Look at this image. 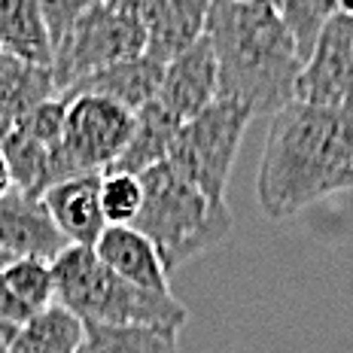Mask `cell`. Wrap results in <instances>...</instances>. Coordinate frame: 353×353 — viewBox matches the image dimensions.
<instances>
[{
    "instance_id": "603a6c76",
    "label": "cell",
    "mask_w": 353,
    "mask_h": 353,
    "mask_svg": "<svg viewBox=\"0 0 353 353\" xmlns=\"http://www.w3.org/2000/svg\"><path fill=\"white\" fill-rule=\"evenodd\" d=\"M143 204V183L131 174H101V213L107 225H131Z\"/></svg>"
},
{
    "instance_id": "e0dca14e",
    "label": "cell",
    "mask_w": 353,
    "mask_h": 353,
    "mask_svg": "<svg viewBox=\"0 0 353 353\" xmlns=\"http://www.w3.org/2000/svg\"><path fill=\"white\" fill-rule=\"evenodd\" d=\"M58 98L52 68L28 64L21 58L0 55V116L16 125L34 107Z\"/></svg>"
},
{
    "instance_id": "4316f807",
    "label": "cell",
    "mask_w": 353,
    "mask_h": 353,
    "mask_svg": "<svg viewBox=\"0 0 353 353\" xmlns=\"http://www.w3.org/2000/svg\"><path fill=\"white\" fill-rule=\"evenodd\" d=\"M19 323H10V320H0V353H10L12 344L19 338Z\"/></svg>"
},
{
    "instance_id": "3957f363",
    "label": "cell",
    "mask_w": 353,
    "mask_h": 353,
    "mask_svg": "<svg viewBox=\"0 0 353 353\" xmlns=\"http://www.w3.org/2000/svg\"><path fill=\"white\" fill-rule=\"evenodd\" d=\"M141 183L143 204L131 229L156 247L168 274L219 247L232 234L234 216L229 204H210L168 161L141 174Z\"/></svg>"
},
{
    "instance_id": "ffe728a7",
    "label": "cell",
    "mask_w": 353,
    "mask_h": 353,
    "mask_svg": "<svg viewBox=\"0 0 353 353\" xmlns=\"http://www.w3.org/2000/svg\"><path fill=\"white\" fill-rule=\"evenodd\" d=\"M0 152H3L6 168H10L12 192L40 201L49 189V146L37 143L12 128V134L0 143Z\"/></svg>"
},
{
    "instance_id": "2e32d148",
    "label": "cell",
    "mask_w": 353,
    "mask_h": 353,
    "mask_svg": "<svg viewBox=\"0 0 353 353\" xmlns=\"http://www.w3.org/2000/svg\"><path fill=\"white\" fill-rule=\"evenodd\" d=\"M0 55L52 68V46L40 0H0Z\"/></svg>"
},
{
    "instance_id": "52a82bcc",
    "label": "cell",
    "mask_w": 353,
    "mask_h": 353,
    "mask_svg": "<svg viewBox=\"0 0 353 353\" xmlns=\"http://www.w3.org/2000/svg\"><path fill=\"white\" fill-rule=\"evenodd\" d=\"M134 131V113L107 98H73L64 134L49 150V189L85 174H104L122 156Z\"/></svg>"
},
{
    "instance_id": "cb8c5ba5",
    "label": "cell",
    "mask_w": 353,
    "mask_h": 353,
    "mask_svg": "<svg viewBox=\"0 0 353 353\" xmlns=\"http://www.w3.org/2000/svg\"><path fill=\"white\" fill-rule=\"evenodd\" d=\"M68 107H70L68 98L46 101V104L34 107L31 113L21 116V119L16 122V131H21L25 137H31V141H37V143H43V146H49V150H52V146L61 141V134H64Z\"/></svg>"
},
{
    "instance_id": "ac0fdd59",
    "label": "cell",
    "mask_w": 353,
    "mask_h": 353,
    "mask_svg": "<svg viewBox=\"0 0 353 353\" xmlns=\"http://www.w3.org/2000/svg\"><path fill=\"white\" fill-rule=\"evenodd\" d=\"M85 341V323L64 305H49L37 311L25 326L10 353H79Z\"/></svg>"
},
{
    "instance_id": "4dcf8cb0",
    "label": "cell",
    "mask_w": 353,
    "mask_h": 353,
    "mask_svg": "<svg viewBox=\"0 0 353 353\" xmlns=\"http://www.w3.org/2000/svg\"><path fill=\"white\" fill-rule=\"evenodd\" d=\"M79 353H83V350H79Z\"/></svg>"
},
{
    "instance_id": "6da1fadb",
    "label": "cell",
    "mask_w": 353,
    "mask_h": 353,
    "mask_svg": "<svg viewBox=\"0 0 353 353\" xmlns=\"http://www.w3.org/2000/svg\"><path fill=\"white\" fill-rule=\"evenodd\" d=\"M353 171V107L286 104L271 116L256 174L268 219H290L320 198L341 192Z\"/></svg>"
},
{
    "instance_id": "277c9868",
    "label": "cell",
    "mask_w": 353,
    "mask_h": 353,
    "mask_svg": "<svg viewBox=\"0 0 353 353\" xmlns=\"http://www.w3.org/2000/svg\"><path fill=\"white\" fill-rule=\"evenodd\" d=\"M55 301L83 323L98 326H171L180 329L189 311L171 292H150L116 277L92 247L70 244L52 262Z\"/></svg>"
},
{
    "instance_id": "83f0119b",
    "label": "cell",
    "mask_w": 353,
    "mask_h": 353,
    "mask_svg": "<svg viewBox=\"0 0 353 353\" xmlns=\"http://www.w3.org/2000/svg\"><path fill=\"white\" fill-rule=\"evenodd\" d=\"M6 192H12V180H10V168H6L3 152H0V198H3Z\"/></svg>"
},
{
    "instance_id": "30bf717a",
    "label": "cell",
    "mask_w": 353,
    "mask_h": 353,
    "mask_svg": "<svg viewBox=\"0 0 353 353\" xmlns=\"http://www.w3.org/2000/svg\"><path fill=\"white\" fill-rule=\"evenodd\" d=\"M156 101L180 125L192 122L216 101V55L208 37H201L189 52L174 58L171 64H165Z\"/></svg>"
},
{
    "instance_id": "4fadbf2b",
    "label": "cell",
    "mask_w": 353,
    "mask_h": 353,
    "mask_svg": "<svg viewBox=\"0 0 353 353\" xmlns=\"http://www.w3.org/2000/svg\"><path fill=\"white\" fill-rule=\"evenodd\" d=\"M161 77H165V64L152 61L146 55L128 58L119 61L107 70H98L92 77H85L83 83H77L68 94H58V98H83V94H94V98H107L113 104L125 107L128 113H137L146 104H152L159 94Z\"/></svg>"
},
{
    "instance_id": "484cf974",
    "label": "cell",
    "mask_w": 353,
    "mask_h": 353,
    "mask_svg": "<svg viewBox=\"0 0 353 353\" xmlns=\"http://www.w3.org/2000/svg\"><path fill=\"white\" fill-rule=\"evenodd\" d=\"M31 317H34V311L16 296V292L10 290V286L3 283V277H0V320H10V323H19V326H25Z\"/></svg>"
},
{
    "instance_id": "8992f818",
    "label": "cell",
    "mask_w": 353,
    "mask_h": 353,
    "mask_svg": "<svg viewBox=\"0 0 353 353\" xmlns=\"http://www.w3.org/2000/svg\"><path fill=\"white\" fill-rule=\"evenodd\" d=\"M250 119L253 113L247 107L216 98L204 113L176 131L168 165L186 183H192L210 204H225V186Z\"/></svg>"
},
{
    "instance_id": "5b68a950",
    "label": "cell",
    "mask_w": 353,
    "mask_h": 353,
    "mask_svg": "<svg viewBox=\"0 0 353 353\" xmlns=\"http://www.w3.org/2000/svg\"><path fill=\"white\" fill-rule=\"evenodd\" d=\"M146 31L137 0H88L64 40L52 49V73L58 94L119 61L143 55Z\"/></svg>"
},
{
    "instance_id": "ba28073f",
    "label": "cell",
    "mask_w": 353,
    "mask_h": 353,
    "mask_svg": "<svg viewBox=\"0 0 353 353\" xmlns=\"http://www.w3.org/2000/svg\"><path fill=\"white\" fill-rule=\"evenodd\" d=\"M296 101L311 107H353V3H338L296 79Z\"/></svg>"
},
{
    "instance_id": "7a4b0ae2",
    "label": "cell",
    "mask_w": 353,
    "mask_h": 353,
    "mask_svg": "<svg viewBox=\"0 0 353 353\" xmlns=\"http://www.w3.org/2000/svg\"><path fill=\"white\" fill-rule=\"evenodd\" d=\"M204 37L216 55V98L234 101L253 116H274L296 101L301 61L274 3L216 0Z\"/></svg>"
},
{
    "instance_id": "f546056e",
    "label": "cell",
    "mask_w": 353,
    "mask_h": 353,
    "mask_svg": "<svg viewBox=\"0 0 353 353\" xmlns=\"http://www.w3.org/2000/svg\"><path fill=\"white\" fill-rule=\"evenodd\" d=\"M344 189H353V171H350V176H347V186H344Z\"/></svg>"
},
{
    "instance_id": "d6986e66",
    "label": "cell",
    "mask_w": 353,
    "mask_h": 353,
    "mask_svg": "<svg viewBox=\"0 0 353 353\" xmlns=\"http://www.w3.org/2000/svg\"><path fill=\"white\" fill-rule=\"evenodd\" d=\"M171 326H98L85 323L83 353H176Z\"/></svg>"
},
{
    "instance_id": "d4e9b609",
    "label": "cell",
    "mask_w": 353,
    "mask_h": 353,
    "mask_svg": "<svg viewBox=\"0 0 353 353\" xmlns=\"http://www.w3.org/2000/svg\"><path fill=\"white\" fill-rule=\"evenodd\" d=\"M88 0H46L43 6V21H46V34H49V46H58L64 40V34L73 28V21L79 19V12L85 10Z\"/></svg>"
},
{
    "instance_id": "44dd1931",
    "label": "cell",
    "mask_w": 353,
    "mask_h": 353,
    "mask_svg": "<svg viewBox=\"0 0 353 353\" xmlns=\"http://www.w3.org/2000/svg\"><path fill=\"white\" fill-rule=\"evenodd\" d=\"M274 6L281 12L292 43H296L299 61L305 64L311 58L314 46H317L326 21L335 16L338 3H332V0H290V3H274Z\"/></svg>"
},
{
    "instance_id": "f1b7e54d",
    "label": "cell",
    "mask_w": 353,
    "mask_h": 353,
    "mask_svg": "<svg viewBox=\"0 0 353 353\" xmlns=\"http://www.w3.org/2000/svg\"><path fill=\"white\" fill-rule=\"evenodd\" d=\"M12 259H10V256H6V253H0V271H3L6 268V265H10Z\"/></svg>"
},
{
    "instance_id": "9c48e42d",
    "label": "cell",
    "mask_w": 353,
    "mask_h": 353,
    "mask_svg": "<svg viewBox=\"0 0 353 353\" xmlns=\"http://www.w3.org/2000/svg\"><path fill=\"white\" fill-rule=\"evenodd\" d=\"M70 241L61 234L43 201L19 192H6L0 198V253L16 259H37L52 265Z\"/></svg>"
},
{
    "instance_id": "5bb4252c",
    "label": "cell",
    "mask_w": 353,
    "mask_h": 353,
    "mask_svg": "<svg viewBox=\"0 0 353 353\" xmlns=\"http://www.w3.org/2000/svg\"><path fill=\"white\" fill-rule=\"evenodd\" d=\"M94 256L116 277L141 286V290L171 292L168 290V268L161 265L156 247L131 225H107L94 244Z\"/></svg>"
},
{
    "instance_id": "9a60e30c",
    "label": "cell",
    "mask_w": 353,
    "mask_h": 353,
    "mask_svg": "<svg viewBox=\"0 0 353 353\" xmlns=\"http://www.w3.org/2000/svg\"><path fill=\"white\" fill-rule=\"evenodd\" d=\"M183 125L168 113L159 101L146 104L143 110L134 113V131H131L128 143H125L122 156L107 168L104 174H131L141 176L150 168H159L168 161V152H171V143Z\"/></svg>"
},
{
    "instance_id": "8fae6325",
    "label": "cell",
    "mask_w": 353,
    "mask_h": 353,
    "mask_svg": "<svg viewBox=\"0 0 353 353\" xmlns=\"http://www.w3.org/2000/svg\"><path fill=\"white\" fill-rule=\"evenodd\" d=\"M210 3L204 0H143L141 21L146 31L143 55L159 64H171L174 58L195 46L204 37Z\"/></svg>"
},
{
    "instance_id": "7402d4cb",
    "label": "cell",
    "mask_w": 353,
    "mask_h": 353,
    "mask_svg": "<svg viewBox=\"0 0 353 353\" xmlns=\"http://www.w3.org/2000/svg\"><path fill=\"white\" fill-rule=\"evenodd\" d=\"M0 277L34 314L55 305V281H52V265L49 262L16 259L0 271Z\"/></svg>"
},
{
    "instance_id": "7c38bea8",
    "label": "cell",
    "mask_w": 353,
    "mask_h": 353,
    "mask_svg": "<svg viewBox=\"0 0 353 353\" xmlns=\"http://www.w3.org/2000/svg\"><path fill=\"white\" fill-rule=\"evenodd\" d=\"M40 201L70 244L94 250L107 229L104 213H101V174H85L77 180L58 183L46 189Z\"/></svg>"
}]
</instances>
